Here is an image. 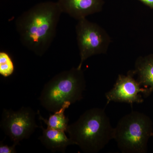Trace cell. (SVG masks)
Instances as JSON below:
<instances>
[{
	"label": "cell",
	"mask_w": 153,
	"mask_h": 153,
	"mask_svg": "<svg viewBox=\"0 0 153 153\" xmlns=\"http://www.w3.org/2000/svg\"><path fill=\"white\" fill-rule=\"evenodd\" d=\"M133 71L137 80L149 95L153 92V54L139 57Z\"/></svg>",
	"instance_id": "obj_10"
},
{
	"label": "cell",
	"mask_w": 153,
	"mask_h": 153,
	"mask_svg": "<svg viewBox=\"0 0 153 153\" xmlns=\"http://www.w3.org/2000/svg\"><path fill=\"white\" fill-rule=\"evenodd\" d=\"M75 32L80 57L77 68H82L83 63L89 57L107 52L111 38L105 30L98 24L86 18L80 19L75 27Z\"/></svg>",
	"instance_id": "obj_5"
},
{
	"label": "cell",
	"mask_w": 153,
	"mask_h": 153,
	"mask_svg": "<svg viewBox=\"0 0 153 153\" xmlns=\"http://www.w3.org/2000/svg\"></svg>",
	"instance_id": "obj_15"
},
{
	"label": "cell",
	"mask_w": 153,
	"mask_h": 153,
	"mask_svg": "<svg viewBox=\"0 0 153 153\" xmlns=\"http://www.w3.org/2000/svg\"><path fill=\"white\" fill-rule=\"evenodd\" d=\"M114 130L105 110L94 108L68 125L66 132L83 152L96 153L114 139Z\"/></svg>",
	"instance_id": "obj_2"
},
{
	"label": "cell",
	"mask_w": 153,
	"mask_h": 153,
	"mask_svg": "<svg viewBox=\"0 0 153 153\" xmlns=\"http://www.w3.org/2000/svg\"><path fill=\"white\" fill-rule=\"evenodd\" d=\"M86 88L82 68L72 67L62 71L44 85L38 98L40 104L49 112L58 111L66 102L71 105L83 99Z\"/></svg>",
	"instance_id": "obj_3"
},
{
	"label": "cell",
	"mask_w": 153,
	"mask_h": 153,
	"mask_svg": "<svg viewBox=\"0 0 153 153\" xmlns=\"http://www.w3.org/2000/svg\"><path fill=\"white\" fill-rule=\"evenodd\" d=\"M133 70L128 71L127 75L119 74L112 89L105 94L106 105L111 102L134 103H142L144 97L149 96L147 91L142 87L138 81L134 77Z\"/></svg>",
	"instance_id": "obj_7"
},
{
	"label": "cell",
	"mask_w": 153,
	"mask_h": 153,
	"mask_svg": "<svg viewBox=\"0 0 153 153\" xmlns=\"http://www.w3.org/2000/svg\"><path fill=\"white\" fill-rule=\"evenodd\" d=\"M62 13L57 2L36 4L21 14L15 26L22 45L37 56H43L56 35Z\"/></svg>",
	"instance_id": "obj_1"
},
{
	"label": "cell",
	"mask_w": 153,
	"mask_h": 153,
	"mask_svg": "<svg viewBox=\"0 0 153 153\" xmlns=\"http://www.w3.org/2000/svg\"><path fill=\"white\" fill-rule=\"evenodd\" d=\"M41 128L42 134L38 140L46 149L52 152L65 153L68 146L75 145L70 138L66 136L65 131L48 127L44 128L42 126Z\"/></svg>",
	"instance_id": "obj_9"
},
{
	"label": "cell",
	"mask_w": 153,
	"mask_h": 153,
	"mask_svg": "<svg viewBox=\"0 0 153 153\" xmlns=\"http://www.w3.org/2000/svg\"><path fill=\"white\" fill-rule=\"evenodd\" d=\"M153 130L150 118L143 113L133 111L119 121L114 128V139L122 153H146Z\"/></svg>",
	"instance_id": "obj_4"
},
{
	"label": "cell",
	"mask_w": 153,
	"mask_h": 153,
	"mask_svg": "<svg viewBox=\"0 0 153 153\" xmlns=\"http://www.w3.org/2000/svg\"><path fill=\"white\" fill-rule=\"evenodd\" d=\"M151 9H153V0H138Z\"/></svg>",
	"instance_id": "obj_14"
},
{
	"label": "cell",
	"mask_w": 153,
	"mask_h": 153,
	"mask_svg": "<svg viewBox=\"0 0 153 153\" xmlns=\"http://www.w3.org/2000/svg\"><path fill=\"white\" fill-rule=\"evenodd\" d=\"M30 107L23 106L18 111L4 108L0 122V127L13 143L28 139L38 128L36 115Z\"/></svg>",
	"instance_id": "obj_6"
},
{
	"label": "cell",
	"mask_w": 153,
	"mask_h": 153,
	"mask_svg": "<svg viewBox=\"0 0 153 153\" xmlns=\"http://www.w3.org/2000/svg\"><path fill=\"white\" fill-rule=\"evenodd\" d=\"M71 105L68 102H66L58 111L50 115L48 120L42 117L39 110L37 111L38 117L40 120L44 122L49 128L63 131L66 132L68 126L69 119L64 114L65 110Z\"/></svg>",
	"instance_id": "obj_11"
},
{
	"label": "cell",
	"mask_w": 153,
	"mask_h": 153,
	"mask_svg": "<svg viewBox=\"0 0 153 153\" xmlns=\"http://www.w3.org/2000/svg\"><path fill=\"white\" fill-rule=\"evenodd\" d=\"M15 70L13 62L7 52H0V74L4 77L10 76Z\"/></svg>",
	"instance_id": "obj_12"
},
{
	"label": "cell",
	"mask_w": 153,
	"mask_h": 153,
	"mask_svg": "<svg viewBox=\"0 0 153 153\" xmlns=\"http://www.w3.org/2000/svg\"><path fill=\"white\" fill-rule=\"evenodd\" d=\"M17 145L13 143V146H9L3 144L2 141L0 142V153H16V146Z\"/></svg>",
	"instance_id": "obj_13"
},
{
	"label": "cell",
	"mask_w": 153,
	"mask_h": 153,
	"mask_svg": "<svg viewBox=\"0 0 153 153\" xmlns=\"http://www.w3.org/2000/svg\"><path fill=\"white\" fill-rule=\"evenodd\" d=\"M57 2L62 13L77 21L100 13L104 5V0H57Z\"/></svg>",
	"instance_id": "obj_8"
}]
</instances>
